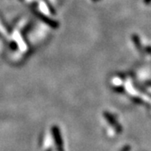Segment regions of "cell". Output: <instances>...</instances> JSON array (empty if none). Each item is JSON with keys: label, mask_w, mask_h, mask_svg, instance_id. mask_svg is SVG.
<instances>
[{"label": "cell", "mask_w": 151, "mask_h": 151, "mask_svg": "<svg viewBox=\"0 0 151 151\" xmlns=\"http://www.w3.org/2000/svg\"><path fill=\"white\" fill-rule=\"evenodd\" d=\"M35 14L37 15V17L39 18V19H40L42 21L45 22V24H47L49 26H50L51 28H54V29L58 27V25H59V24H58V23H57V22H55V20H53V19H50V18H48L47 16L44 15V14H42L41 13H40V12H36V11H35Z\"/></svg>", "instance_id": "obj_1"}]
</instances>
